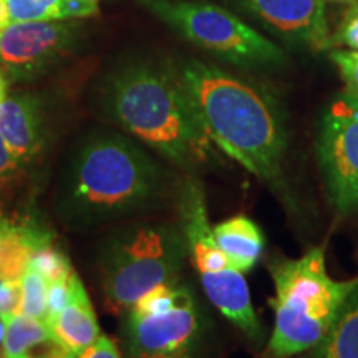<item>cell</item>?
<instances>
[{
    "instance_id": "cell-1",
    "label": "cell",
    "mask_w": 358,
    "mask_h": 358,
    "mask_svg": "<svg viewBox=\"0 0 358 358\" xmlns=\"http://www.w3.org/2000/svg\"><path fill=\"white\" fill-rule=\"evenodd\" d=\"M179 75L213 145L292 204L284 171L287 129L274 98L201 60L186 62Z\"/></svg>"
},
{
    "instance_id": "cell-2",
    "label": "cell",
    "mask_w": 358,
    "mask_h": 358,
    "mask_svg": "<svg viewBox=\"0 0 358 358\" xmlns=\"http://www.w3.org/2000/svg\"><path fill=\"white\" fill-rule=\"evenodd\" d=\"M168 174L136 143L93 133L80 143L62 174L55 206L70 226L93 227L158 203Z\"/></svg>"
},
{
    "instance_id": "cell-3",
    "label": "cell",
    "mask_w": 358,
    "mask_h": 358,
    "mask_svg": "<svg viewBox=\"0 0 358 358\" xmlns=\"http://www.w3.org/2000/svg\"><path fill=\"white\" fill-rule=\"evenodd\" d=\"M103 108L124 131L181 169L213 159V141L201 124L179 71L150 60L128 62L111 71Z\"/></svg>"
},
{
    "instance_id": "cell-4",
    "label": "cell",
    "mask_w": 358,
    "mask_h": 358,
    "mask_svg": "<svg viewBox=\"0 0 358 358\" xmlns=\"http://www.w3.org/2000/svg\"><path fill=\"white\" fill-rule=\"evenodd\" d=\"M274 297V329L267 343L268 358H290L308 352L324 338L358 277L335 280L327 272L325 245L299 259L274 257L268 262Z\"/></svg>"
},
{
    "instance_id": "cell-5",
    "label": "cell",
    "mask_w": 358,
    "mask_h": 358,
    "mask_svg": "<svg viewBox=\"0 0 358 358\" xmlns=\"http://www.w3.org/2000/svg\"><path fill=\"white\" fill-rule=\"evenodd\" d=\"M187 257L179 224L134 222L105 241L100 254L103 297L116 312H128L143 295L176 284Z\"/></svg>"
},
{
    "instance_id": "cell-6",
    "label": "cell",
    "mask_w": 358,
    "mask_h": 358,
    "mask_svg": "<svg viewBox=\"0 0 358 358\" xmlns=\"http://www.w3.org/2000/svg\"><path fill=\"white\" fill-rule=\"evenodd\" d=\"M178 208L187 257L198 271L201 285L208 299L249 338L259 340L262 327L250 301L248 282L243 272L232 266L214 239L204 192L199 182H186L179 194Z\"/></svg>"
},
{
    "instance_id": "cell-7",
    "label": "cell",
    "mask_w": 358,
    "mask_h": 358,
    "mask_svg": "<svg viewBox=\"0 0 358 358\" xmlns=\"http://www.w3.org/2000/svg\"><path fill=\"white\" fill-rule=\"evenodd\" d=\"M191 43L237 66L280 65L284 52L234 13L204 2L140 0Z\"/></svg>"
},
{
    "instance_id": "cell-8",
    "label": "cell",
    "mask_w": 358,
    "mask_h": 358,
    "mask_svg": "<svg viewBox=\"0 0 358 358\" xmlns=\"http://www.w3.org/2000/svg\"><path fill=\"white\" fill-rule=\"evenodd\" d=\"M199 330V315L191 290L164 284L128 310L124 335L134 358L174 357L187 350Z\"/></svg>"
},
{
    "instance_id": "cell-9",
    "label": "cell",
    "mask_w": 358,
    "mask_h": 358,
    "mask_svg": "<svg viewBox=\"0 0 358 358\" xmlns=\"http://www.w3.org/2000/svg\"><path fill=\"white\" fill-rule=\"evenodd\" d=\"M317 155L329 203L347 216L358 208V98L343 93L327 108Z\"/></svg>"
},
{
    "instance_id": "cell-10",
    "label": "cell",
    "mask_w": 358,
    "mask_h": 358,
    "mask_svg": "<svg viewBox=\"0 0 358 358\" xmlns=\"http://www.w3.org/2000/svg\"><path fill=\"white\" fill-rule=\"evenodd\" d=\"M71 22H24L0 30V69L7 82H24L50 70L78 38Z\"/></svg>"
},
{
    "instance_id": "cell-11",
    "label": "cell",
    "mask_w": 358,
    "mask_h": 358,
    "mask_svg": "<svg viewBox=\"0 0 358 358\" xmlns=\"http://www.w3.org/2000/svg\"><path fill=\"white\" fill-rule=\"evenodd\" d=\"M268 29L313 50H327L330 38L325 0H241Z\"/></svg>"
},
{
    "instance_id": "cell-12",
    "label": "cell",
    "mask_w": 358,
    "mask_h": 358,
    "mask_svg": "<svg viewBox=\"0 0 358 358\" xmlns=\"http://www.w3.org/2000/svg\"><path fill=\"white\" fill-rule=\"evenodd\" d=\"M0 136L22 164L37 158L45 145L43 118L37 96L6 93L0 100Z\"/></svg>"
},
{
    "instance_id": "cell-13",
    "label": "cell",
    "mask_w": 358,
    "mask_h": 358,
    "mask_svg": "<svg viewBox=\"0 0 358 358\" xmlns=\"http://www.w3.org/2000/svg\"><path fill=\"white\" fill-rule=\"evenodd\" d=\"M6 358H77L42 320L15 313L6 317Z\"/></svg>"
},
{
    "instance_id": "cell-14",
    "label": "cell",
    "mask_w": 358,
    "mask_h": 358,
    "mask_svg": "<svg viewBox=\"0 0 358 358\" xmlns=\"http://www.w3.org/2000/svg\"><path fill=\"white\" fill-rule=\"evenodd\" d=\"M45 325L77 355L100 337L95 310L77 274L71 277L69 301Z\"/></svg>"
},
{
    "instance_id": "cell-15",
    "label": "cell",
    "mask_w": 358,
    "mask_h": 358,
    "mask_svg": "<svg viewBox=\"0 0 358 358\" xmlns=\"http://www.w3.org/2000/svg\"><path fill=\"white\" fill-rule=\"evenodd\" d=\"M50 237V232L32 221L0 217V280L20 282L34 250Z\"/></svg>"
},
{
    "instance_id": "cell-16",
    "label": "cell",
    "mask_w": 358,
    "mask_h": 358,
    "mask_svg": "<svg viewBox=\"0 0 358 358\" xmlns=\"http://www.w3.org/2000/svg\"><path fill=\"white\" fill-rule=\"evenodd\" d=\"M214 239L237 271L245 272L256 267L264 252V234L261 227L248 216H234L213 227Z\"/></svg>"
},
{
    "instance_id": "cell-17",
    "label": "cell",
    "mask_w": 358,
    "mask_h": 358,
    "mask_svg": "<svg viewBox=\"0 0 358 358\" xmlns=\"http://www.w3.org/2000/svg\"><path fill=\"white\" fill-rule=\"evenodd\" d=\"M307 358H358V284L329 332L308 350Z\"/></svg>"
},
{
    "instance_id": "cell-18",
    "label": "cell",
    "mask_w": 358,
    "mask_h": 358,
    "mask_svg": "<svg viewBox=\"0 0 358 358\" xmlns=\"http://www.w3.org/2000/svg\"><path fill=\"white\" fill-rule=\"evenodd\" d=\"M66 0H6L10 24L64 20Z\"/></svg>"
},
{
    "instance_id": "cell-19",
    "label": "cell",
    "mask_w": 358,
    "mask_h": 358,
    "mask_svg": "<svg viewBox=\"0 0 358 358\" xmlns=\"http://www.w3.org/2000/svg\"><path fill=\"white\" fill-rule=\"evenodd\" d=\"M22 303L20 312L45 324L48 301V282L34 266L27 267L25 274L20 279Z\"/></svg>"
},
{
    "instance_id": "cell-20",
    "label": "cell",
    "mask_w": 358,
    "mask_h": 358,
    "mask_svg": "<svg viewBox=\"0 0 358 358\" xmlns=\"http://www.w3.org/2000/svg\"><path fill=\"white\" fill-rule=\"evenodd\" d=\"M30 266L37 268L40 274L47 279L48 284L66 279V277L73 272V268L70 266L69 257H66L60 249H57V245L53 244L52 237L40 244L38 248L34 250Z\"/></svg>"
},
{
    "instance_id": "cell-21",
    "label": "cell",
    "mask_w": 358,
    "mask_h": 358,
    "mask_svg": "<svg viewBox=\"0 0 358 358\" xmlns=\"http://www.w3.org/2000/svg\"><path fill=\"white\" fill-rule=\"evenodd\" d=\"M24 164L13 156L8 150V146L0 136V217L3 216V209H6L7 199L12 196V189L17 186L19 181L20 168Z\"/></svg>"
},
{
    "instance_id": "cell-22",
    "label": "cell",
    "mask_w": 358,
    "mask_h": 358,
    "mask_svg": "<svg viewBox=\"0 0 358 358\" xmlns=\"http://www.w3.org/2000/svg\"><path fill=\"white\" fill-rule=\"evenodd\" d=\"M340 47H345L347 50H358V0L348 3L335 32L330 34L327 50Z\"/></svg>"
},
{
    "instance_id": "cell-23",
    "label": "cell",
    "mask_w": 358,
    "mask_h": 358,
    "mask_svg": "<svg viewBox=\"0 0 358 358\" xmlns=\"http://www.w3.org/2000/svg\"><path fill=\"white\" fill-rule=\"evenodd\" d=\"M330 60L337 66L340 77L345 83V93L358 98V50L332 48L329 50Z\"/></svg>"
},
{
    "instance_id": "cell-24",
    "label": "cell",
    "mask_w": 358,
    "mask_h": 358,
    "mask_svg": "<svg viewBox=\"0 0 358 358\" xmlns=\"http://www.w3.org/2000/svg\"><path fill=\"white\" fill-rule=\"evenodd\" d=\"M22 287L20 282L0 280V317H10L20 313Z\"/></svg>"
},
{
    "instance_id": "cell-25",
    "label": "cell",
    "mask_w": 358,
    "mask_h": 358,
    "mask_svg": "<svg viewBox=\"0 0 358 358\" xmlns=\"http://www.w3.org/2000/svg\"><path fill=\"white\" fill-rule=\"evenodd\" d=\"M77 358H122V355H120L113 340L100 335L92 345L80 352Z\"/></svg>"
},
{
    "instance_id": "cell-26",
    "label": "cell",
    "mask_w": 358,
    "mask_h": 358,
    "mask_svg": "<svg viewBox=\"0 0 358 358\" xmlns=\"http://www.w3.org/2000/svg\"><path fill=\"white\" fill-rule=\"evenodd\" d=\"M8 25H10V20H8L6 0H0V30H3Z\"/></svg>"
},
{
    "instance_id": "cell-27",
    "label": "cell",
    "mask_w": 358,
    "mask_h": 358,
    "mask_svg": "<svg viewBox=\"0 0 358 358\" xmlns=\"http://www.w3.org/2000/svg\"><path fill=\"white\" fill-rule=\"evenodd\" d=\"M3 338H6V319L0 317V358H6V352H3Z\"/></svg>"
},
{
    "instance_id": "cell-28",
    "label": "cell",
    "mask_w": 358,
    "mask_h": 358,
    "mask_svg": "<svg viewBox=\"0 0 358 358\" xmlns=\"http://www.w3.org/2000/svg\"><path fill=\"white\" fill-rule=\"evenodd\" d=\"M7 78H6V75H3V71H2V69H0V100H2L3 96H6V93H7Z\"/></svg>"
},
{
    "instance_id": "cell-29",
    "label": "cell",
    "mask_w": 358,
    "mask_h": 358,
    "mask_svg": "<svg viewBox=\"0 0 358 358\" xmlns=\"http://www.w3.org/2000/svg\"><path fill=\"white\" fill-rule=\"evenodd\" d=\"M325 2H334V3H353L357 0H325Z\"/></svg>"
},
{
    "instance_id": "cell-30",
    "label": "cell",
    "mask_w": 358,
    "mask_h": 358,
    "mask_svg": "<svg viewBox=\"0 0 358 358\" xmlns=\"http://www.w3.org/2000/svg\"><path fill=\"white\" fill-rule=\"evenodd\" d=\"M150 358H174V357H150Z\"/></svg>"
}]
</instances>
